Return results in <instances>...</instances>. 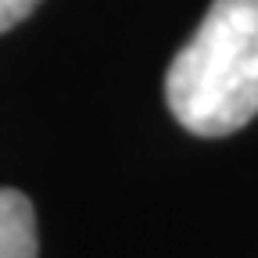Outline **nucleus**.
<instances>
[{
	"instance_id": "2",
	"label": "nucleus",
	"mask_w": 258,
	"mask_h": 258,
	"mask_svg": "<svg viewBox=\"0 0 258 258\" xmlns=\"http://www.w3.org/2000/svg\"><path fill=\"white\" fill-rule=\"evenodd\" d=\"M0 258H40L36 212L11 186H0Z\"/></svg>"
},
{
	"instance_id": "1",
	"label": "nucleus",
	"mask_w": 258,
	"mask_h": 258,
	"mask_svg": "<svg viewBox=\"0 0 258 258\" xmlns=\"http://www.w3.org/2000/svg\"><path fill=\"white\" fill-rule=\"evenodd\" d=\"M165 101L198 137H230L258 115V0H212L169 64Z\"/></svg>"
},
{
	"instance_id": "3",
	"label": "nucleus",
	"mask_w": 258,
	"mask_h": 258,
	"mask_svg": "<svg viewBox=\"0 0 258 258\" xmlns=\"http://www.w3.org/2000/svg\"><path fill=\"white\" fill-rule=\"evenodd\" d=\"M36 8H40V0H0V32H8L18 22H25Z\"/></svg>"
}]
</instances>
